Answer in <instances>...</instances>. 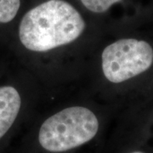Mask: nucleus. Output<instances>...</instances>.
Here are the masks:
<instances>
[{"label": "nucleus", "mask_w": 153, "mask_h": 153, "mask_svg": "<svg viewBox=\"0 0 153 153\" xmlns=\"http://www.w3.org/2000/svg\"><path fill=\"white\" fill-rule=\"evenodd\" d=\"M85 27L81 14L68 2L48 0L23 16L19 38L26 49L46 52L74 42Z\"/></svg>", "instance_id": "nucleus-1"}, {"label": "nucleus", "mask_w": 153, "mask_h": 153, "mask_svg": "<svg viewBox=\"0 0 153 153\" xmlns=\"http://www.w3.org/2000/svg\"><path fill=\"white\" fill-rule=\"evenodd\" d=\"M99 129V121L91 110L71 106L51 116L42 124L38 141L51 152H63L91 140Z\"/></svg>", "instance_id": "nucleus-2"}, {"label": "nucleus", "mask_w": 153, "mask_h": 153, "mask_svg": "<svg viewBox=\"0 0 153 153\" xmlns=\"http://www.w3.org/2000/svg\"><path fill=\"white\" fill-rule=\"evenodd\" d=\"M101 59L105 78L119 83L147 71L153 63V49L146 41L123 38L105 47Z\"/></svg>", "instance_id": "nucleus-3"}, {"label": "nucleus", "mask_w": 153, "mask_h": 153, "mask_svg": "<svg viewBox=\"0 0 153 153\" xmlns=\"http://www.w3.org/2000/svg\"><path fill=\"white\" fill-rule=\"evenodd\" d=\"M22 105L21 95L12 86L0 87V139L13 125Z\"/></svg>", "instance_id": "nucleus-4"}, {"label": "nucleus", "mask_w": 153, "mask_h": 153, "mask_svg": "<svg viewBox=\"0 0 153 153\" xmlns=\"http://www.w3.org/2000/svg\"><path fill=\"white\" fill-rule=\"evenodd\" d=\"M21 0H0V23H8L16 16Z\"/></svg>", "instance_id": "nucleus-5"}, {"label": "nucleus", "mask_w": 153, "mask_h": 153, "mask_svg": "<svg viewBox=\"0 0 153 153\" xmlns=\"http://www.w3.org/2000/svg\"><path fill=\"white\" fill-rule=\"evenodd\" d=\"M83 6L94 13H104L109 10L111 6L119 3L122 0H80Z\"/></svg>", "instance_id": "nucleus-6"}, {"label": "nucleus", "mask_w": 153, "mask_h": 153, "mask_svg": "<svg viewBox=\"0 0 153 153\" xmlns=\"http://www.w3.org/2000/svg\"><path fill=\"white\" fill-rule=\"evenodd\" d=\"M130 153H143L141 152H130Z\"/></svg>", "instance_id": "nucleus-7"}]
</instances>
